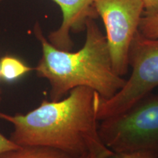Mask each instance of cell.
Instances as JSON below:
<instances>
[{
    "label": "cell",
    "instance_id": "6da1fadb",
    "mask_svg": "<svg viewBox=\"0 0 158 158\" xmlns=\"http://www.w3.org/2000/svg\"><path fill=\"white\" fill-rule=\"evenodd\" d=\"M97 94L92 89L79 86L59 101L43 100L26 114L0 112V118L13 124L10 140L20 147H49L76 157L91 154L96 158H109L114 152L99 133Z\"/></svg>",
    "mask_w": 158,
    "mask_h": 158
},
{
    "label": "cell",
    "instance_id": "7a4b0ae2",
    "mask_svg": "<svg viewBox=\"0 0 158 158\" xmlns=\"http://www.w3.org/2000/svg\"><path fill=\"white\" fill-rule=\"evenodd\" d=\"M85 30L84 46L71 52L56 48L43 36L39 26L35 27L43 54L35 70L50 84L51 101L62 100L79 86L92 89L100 98L109 99L125 84L126 79L114 70L106 36L94 19L86 21Z\"/></svg>",
    "mask_w": 158,
    "mask_h": 158
},
{
    "label": "cell",
    "instance_id": "3957f363",
    "mask_svg": "<svg viewBox=\"0 0 158 158\" xmlns=\"http://www.w3.org/2000/svg\"><path fill=\"white\" fill-rule=\"evenodd\" d=\"M128 64L132 72L121 89L109 99L97 94L99 122L124 113L158 86V38H148L138 31L130 45Z\"/></svg>",
    "mask_w": 158,
    "mask_h": 158
},
{
    "label": "cell",
    "instance_id": "277c9868",
    "mask_svg": "<svg viewBox=\"0 0 158 158\" xmlns=\"http://www.w3.org/2000/svg\"><path fill=\"white\" fill-rule=\"evenodd\" d=\"M99 133L115 153H158V94H149L124 113L100 121Z\"/></svg>",
    "mask_w": 158,
    "mask_h": 158
},
{
    "label": "cell",
    "instance_id": "5b68a950",
    "mask_svg": "<svg viewBox=\"0 0 158 158\" xmlns=\"http://www.w3.org/2000/svg\"><path fill=\"white\" fill-rule=\"evenodd\" d=\"M93 6L106 29L114 70L125 76L130 45L143 16V0H94Z\"/></svg>",
    "mask_w": 158,
    "mask_h": 158
},
{
    "label": "cell",
    "instance_id": "8992f818",
    "mask_svg": "<svg viewBox=\"0 0 158 158\" xmlns=\"http://www.w3.org/2000/svg\"><path fill=\"white\" fill-rule=\"evenodd\" d=\"M60 7L62 22L56 30L48 35V41L56 48L70 51L73 43L71 32L85 29L86 21L98 17L94 8V0H54Z\"/></svg>",
    "mask_w": 158,
    "mask_h": 158
},
{
    "label": "cell",
    "instance_id": "52a82bcc",
    "mask_svg": "<svg viewBox=\"0 0 158 158\" xmlns=\"http://www.w3.org/2000/svg\"><path fill=\"white\" fill-rule=\"evenodd\" d=\"M0 158H77L64 152L38 146L20 147L0 153Z\"/></svg>",
    "mask_w": 158,
    "mask_h": 158
},
{
    "label": "cell",
    "instance_id": "ba28073f",
    "mask_svg": "<svg viewBox=\"0 0 158 158\" xmlns=\"http://www.w3.org/2000/svg\"><path fill=\"white\" fill-rule=\"evenodd\" d=\"M32 70L19 59L13 56H5L0 61L1 78L7 82L15 81Z\"/></svg>",
    "mask_w": 158,
    "mask_h": 158
},
{
    "label": "cell",
    "instance_id": "9c48e42d",
    "mask_svg": "<svg viewBox=\"0 0 158 158\" xmlns=\"http://www.w3.org/2000/svg\"><path fill=\"white\" fill-rule=\"evenodd\" d=\"M139 32L148 38H158V13L143 15L139 25Z\"/></svg>",
    "mask_w": 158,
    "mask_h": 158
},
{
    "label": "cell",
    "instance_id": "30bf717a",
    "mask_svg": "<svg viewBox=\"0 0 158 158\" xmlns=\"http://www.w3.org/2000/svg\"><path fill=\"white\" fill-rule=\"evenodd\" d=\"M109 158H158V153L150 151H135L115 153Z\"/></svg>",
    "mask_w": 158,
    "mask_h": 158
},
{
    "label": "cell",
    "instance_id": "8fae6325",
    "mask_svg": "<svg viewBox=\"0 0 158 158\" xmlns=\"http://www.w3.org/2000/svg\"><path fill=\"white\" fill-rule=\"evenodd\" d=\"M1 91H0V101H1ZM19 147H20V146L17 145L14 142L12 141L10 138L8 139L5 136H4L2 134L0 133V153L5 151H8V150L17 149Z\"/></svg>",
    "mask_w": 158,
    "mask_h": 158
},
{
    "label": "cell",
    "instance_id": "7c38bea8",
    "mask_svg": "<svg viewBox=\"0 0 158 158\" xmlns=\"http://www.w3.org/2000/svg\"><path fill=\"white\" fill-rule=\"evenodd\" d=\"M143 15H150L158 13V0H143Z\"/></svg>",
    "mask_w": 158,
    "mask_h": 158
},
{
    "label": "cell",
    "instance_id": "4fadbf2b",
    "mask_svg": "<svg viewBox=\"0 0 158 158\" xmlns=\"http://www.w3.org/2000/svg\"><path fill=\"white\" fill-rule=\"evenodd\" d=\"M77 158H96V157L92 155H91V154H85V155H83Z\"/></svg>",
    "mask_w": 158,
    "mask_h": 158
},
{
    "label": "cell",
    "instance_id": "5bb4252c",
    "mask_svg": "<svg viewBox=\"0 0 158 158\" xmlns=\"http://www.w3.org/2000/svg\"><path fill=\"white\" fill-rule=\"evenodd\" d=\"M0 79H1V74H0Z\"/></svg>",
    "mask_w": 158,
    "mask_h": 158
}]
</instances>
